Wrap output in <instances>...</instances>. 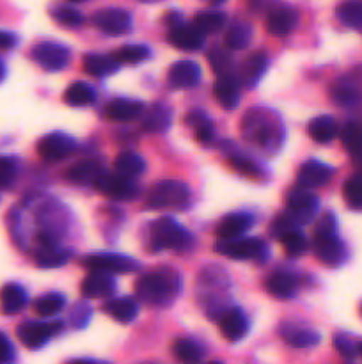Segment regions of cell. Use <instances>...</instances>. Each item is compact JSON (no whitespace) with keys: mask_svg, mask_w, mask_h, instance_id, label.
<instances>
[{"mask_svg":"<svg viewBox=\"0 0 362 364\" xmlns=\"http://www.w3.org/2000/svg\"><path fill=\"white\" fill-rule=\"evenodd\" d=\"M241 135L259 151L273 155L283 148V119L270 109H251L241 121Z\"/></svg>","mask_w":362,"mask_h":364,"instance_id":"obj_1","label":"cell"},{"mask_svg":"<svg viewBox=\"0 0 362 364\" xmlns=\"http://www.w3.org/2000/svg\"><path fill=\"white\" fill-rule=\"evenodd\" d=\"M181 290V277L170 269H160L138 277L135 294L149 306H167L177 297Z\"/></svg>","mask_w":362,"mask_h":364,"instance_id":"obj_2","label":"cell"},{"mask_svg":"<svg viewBox=\"0 0 362 364\" xmlns=\"http://www.w3.org/2000/svg\"><path fill=\"white\" fill-rule=\"evenodd\" d=\"M316 258L330 267L341 265L346 259V247L337 237V220L332 213H325L316 224L314 237H312Z\"/></svg>","mask_w":362,"mask_h":364,"instance_id":"obj_3","label":"cell"},{"mask_svg":"<svg viewBox=\"0 0 362 364\" xmlns=\"http://www.w3.org/2000/svg\"><path fill=\"white\" fill-rule=\"evenodd\" d=\"M229 276L220 267L212 265L202 270L199 276L197 294L202 304L208 309V315L209 311H219L222 316L227 311L224 309V299L227 297V291H229Z\"/></svg>","mask_w":362,"mask_h":364,"instance_id":"obj_4","label":"cell"},{"mask_svg":"<svg viewBox=\"0 0 362 364\" xmlns=\"http://www.w3.org/2000/svg\"><path fill=\"white\" fill-rule=\"evenodd\" d=\"M151 244L155 251L183 252L192 247V237L170 217H162L151 224Z\"/></svg>","mask_w":362,"mask_h":364,"instance_id":"obj_5","label":"cell"},{"mask_svg":"<svg viewBox=\"0 0 362 364\" xmlns=\"http://www.w3.org/2000/svg\"><path fill=\"white\" fill-rule=\"evenodd\" d=\"M190 203V188L177 180H162L151 187L146 205L153 210L185 208Z\"/></svg>","mask_w":362,"mask_h":364,"instance_id":"obj_6","label":"cell"},{"mask_svg":"<svg viewBox=\"0 0 362 364\" xmlns=\"http://www.w3.org/2000/svg\"><path fill=\"white\" fill-rule=\"evenodd\" d=\"M330 96H332L334 103L343 109L362 107V66L337 78L330 87Z\"/></svg>","mask_w":362,"mask_h":364,"instance_id":"obj_7","label":"cell"},{"mask_svg":"<svg viewBox=\"0 0 362 364\" xmlns=\"http://www.w3.org/2000/svg\"><path fill=\"white\" fill-rule=\"evenodd\" d=\"M215 251L226 258L236 259V262H247V259H263L268 258V245L259 238H236V240H219Z\"/></svg>","mask_w":362,"mask_h":364,"instance_id":"obj_8","label":"cell"},{"mask_svg":"<svg viewBox=\"0 0 362 364\" xmlns=\"http://www.w3.org/2000/svg\"><path fill=\"white\" fill-rule=\"evenodd\" d=\"M62 327V322H23L16 329V336L21 341V345L35 350V348H41L43 345L48 343L50 338L59 334Z\"/></svg>","mask_w":362,"mask_h":364,"instance_id":"obj_9","label":"cell"},{"mask_svg":"<svg viewBox=\"0 0 362 364\" xmlns=\"http://www.w3.org/2000/svg\"><path fill=\"white\" fill-rule=\"evenodd\" d=\"M87 269H91V272H105V274H130L135 272L138 269V263L135 262L130 256L123 255H91L87 258L82 259Z\"/></svg>","mask_w":362,"mask_h":364,"instance_id":"obj_10","label":"cell"},{"mask_svg":"<svg viewBox=\"0 0 362 364\" xmlns=\"http://www.w3.org/2000/svg\"><path fill=\"white\" fill-rule=\"evenodd\" d=\"M94 187L103 196L110 199H117V201H130L138 194V187L135 185V181L117 173H103L94 181Z\"/></svg>","mask_w":362,"mask_h":364,"instance_id":"obj_11","label":"cell"},{"mask_svg":"<svg viewBox=\"0 0 362 364\" xmlns=\"http://www.w3.org/2000/svg\"><path fill=\"white\" fill-rule=\"evenodd\" d=\"M31 55L32 59H34V63H38L39 66L45 68V70L59 71L70 64L71 52L67 46L60 45V43L45 41L35 45L34 48H32Z\"/></svg>","mask_w":362,"mask_h":364,"instance_id":"obj_12","label":"cell"},{"mask_svg":"<svg viewBox=\"0 0 362 364\" xmlns=\"http://www.w3.org/2000/svg\"><path fill=\"white\" fill-rule=\"evenodd\" d=\"M92 23L109 36H123L131 31V14L119 7H106L92 14Z\"/></svg>","mask_w":362,"mask_h":364,"instance_id":"obj_13","label":"cell"},{"mask_svg":"<svg viewBox=\"0 0 362 364\" xmlns=\"http://www.w3.org/2000/svg\"><path fill=\"white\" fill-rule=\"evenodd\" d=\"M75 149H77L75 139L66 134H60V132L46 135L38 144V153L45 162H60V160L67 159Z\"/></svg>","mask_w":362,"mask_h":364,"instance_id":"obj_14","label":"cell"},{"mask_svg":"<svg viewBox=\"0 0 362 364\" xmlns=\"http://www.w3.org/2000/svg\"><path fill=\"white\" fill-rule=\"evenodd\" d=\"M318 199L305 188H297L290 192L286 199L287 215L293 217L297 223H309L318 212Z\"/></svg>","mask_w":362,"mask_h":364,"instance_id":"obj_15","label":"cell"},{"mask_svg":"<svg viewBox=\"0 0 362 364\" xmlns=\"http://www.w3.org/2000/svg\"><path fill=\"white\" fill-rule=\"evenodd\" d=\"M332 174L334 169L330 166L318 162V160H309V162H305L304 166L298 169L297 183L300 185V188L309 191V188H316L325 185L327 181L332 178Z\"/></svg>","mask_w":362,"mask_h":364,"instance_id":"obj_16","label":"cell"},{"mask_svg":"<svg viewBox=\"0 0 362 364\" xmlns=\"http://www.w3.org/2000/svg\"><path fill=\"white\" fill-rule=\"evenodd\" d=\"M167 78L172 89H190L201 80V68L194 60H180L170 66Z\"/></svg>","mask_w":362,"mask_h":364,"instance_id":"obj_17","label":"cell"},{"mask_svg":"<svg viewBox=\"0 0 362 364\" xmlns=\"http://www.w3.org/2000/svg\"><path fill=\"white\" fill-rule=\"evenodd\" d=\"M170 45L176 46L177 50L183 52H195L204 43V34L199 31L195 25H183L180 23L177 27H172L169 32Z\"/></svg>","mask_w":362,"mask_h":364,"instance_id":"obj_18","label":"cell"},{"mask_svg":"<svg viewBox=\"0 0 362 364\" xmlns=\"http://www.w3.org/2000/svg\"><path fill=\"white\" fill-rule=\"evenodd\" d=\"M142 114H144V103L137 100L119 98L105 107V117L114 123H128V121L137 119Z\"/></svg>","mask_w":362,"mask_h":364,"instance_id":"obj_19","label":"cell"},{"mask_svg":"<svg viewBox=\"0 0 362 364\" xmlns=\"http://www.w3.org/2000/svg\"><path fill=\"white\" fill-rule=\"evenodd\" d=\"M80 290L87 299H105L116 291V281L110 274L91 272L82 281Z\"/></svg>","mask_w":362,"mask_h":364,"instance_id":"obj_20","label":"cell"},{"mask_svg":"<svg viewBox=\"0 0 362 364\" xmlns=\"http://www.w3.org/2000/svg\"><path fill=\"white\" fill-rule=\"evenodd\" d=\"M213 95L222 109L234 110L240 103V84L233 75H222L213 85Z\"/></svg>","mask_w":362,"mask_h":364,"instance_id":"obj_21","label":"cell"},{"mask_svg":"<svg viewBox=\"0 0 362 364\" xmlns=\"http://www.w3.org/2000/svg\"><path fill=\"white\" fill-rule=\"evenodd\" d=\"M220 333L226 340L238 341L248 333V320L243 311L238 308H231L220 316Z\"/></svg>","mask_w":362,"mask_h":364,"instance_id":"obj_22","label":"cell"},{"mask_svg":"<svg viewBox=\"0 0 362 364\" xmlns=\"http://www.w3.org/2000/svg\"><path fill=\"white\" fill-rule=\"evenodd\" d=\"M298 23V14L297 11L291 9V7H277L272 13L268 14V20H266V28L272 36L277 38H284V36L290 34Z\"/></svg>","mask_w":362,"mask_h":364,"instance_id":"obj_23","label":"cell"},{"mask_svg":"<svg viewBox=\"0 0 362 364\" xmlns=\"http://www.w3.org/2000/svg\"><path fill=\"white\" fill-rule=\"evenodd\" d=\"M280 336L290 347L295 348H309L316 347L319 343V334L309 327L295 326V323H283L280 326Z\"/></svg>","mask_w":362,"mask_h":364,"instance_id":"obj_24","label":"cell"},{"mask_svg":"<svg viewBox=\"0 0 362 364\" xmlns=\"http://www.w3.org/2000/svg\"><path fill=\"white\" fill-rule=\"evenodd\" d=\"M252 223L254 219L248 213H231L220 220L216 228V237L219 240H236L252 226Z\"/></svg>","mask_w":362,"mask_h":364,"instance_id":"obj_25","label":"cell"},{"mask_svg":"<svg viewBox=\"0 0 362 364\" xmlns=\"http://www.w3.org/2000/svg\"><path fill=\"white\" fill-rule=\"evenodd\" d=\"M142 116H144L142 117V128L148 134H162L170 127V121H172V112L163 103H156Z\"/></svg>","mask_w":362,"mask_h":364,"instance_id":"obj_26","label":"cell"},{"mask_svg":"<svg viewBox=\"0 0 362 364\" xmlns=\"http://www.w3.org/2000/svg\"><path fill=\"white\" fill-rule=\"evenodd\" d=\"M103 167L99 160L94 159H87V160H80L75 166H71L67 169L66 178L73 183H94L99 176L103 174Z\"/></svg>","mask_w":362,"mask_h":364,"instance_id":"obj_27","label":"cell"},{"mask_svg":"<svg viewBox=\"0 0 362 364\" xmlns=\"http://www.w3.org/2000/svg\"><path fill=\"white\" fill-rule=\"evenodd\" d=\"M266 68H268V57H266V53H252V55L247 57V60L241 64V82H243L245 85H248V87H254V85L261 80L263 75L266 73Z\"/></svg>","mask_w":362,"mask_h":364,"instance_id":"obj_28","label":"cell"},{"mask_svg":"<svg viewBox=\"0 0 362 364\" xmlns=\"http://www.w3.org/2000/svg\"><path fill=\"white\" fill-rule=\"evenodd\" d=\"M103 311H105L110 318L116 320V322L130 323L137 318L138 304L133 299H110V301L105 302V306H103Z\"/></svg>","mask_w":362,"mask_h":364,"instance_id":"obj_29","label":"cell"},{"mask_svg":"<svg viewBox=\"0 0 362 364\" xmlns=\"http://www.w3.org/2000/svg\"><path fill=\"white\" fill-rule=\"evenodd\" d=\"M298 281L290 272H273L266 279V290L270 295L277 299H291L297 294Z\"/></svg>","mask_w":362,"mask_h":364,"instance_id":"obj_30","label":"cell"},{"mask_svg":"<svg viewBox=\"0 0 362 364\" xmlns=\"http://www.w3.org/2000/svg\"><path fill=\"white\" fill-rule=\"evenodd\" d=\"M84 70L91 77H110L119 70V63L110 55H102V53H89L84 59Z\"/></svg>","mask_w":362,"mask_h":364,"instance_id":"obj_31","label":"cell"},{"mask_svg":"<svg viewBox=\"0 0 362 364\" xmlns=\"http://www.w3.org/2000/svg\"><path fill=\"white\" fill-rule=\"evenodd\" d=\"M27 306V294L18 284H6L0 290V308L6 315H16Z\"/></svg>","mask_w":362,"mask_h":364,"instance_id":"obj_32","label":"cell"},{"mask_svg":"<svg viewBox=\"0 0 362 364\" xmlns=\"http://www.w3.org/2000/svg\"><path fill=\"white\" fill-rule=\"evenodd\" d=\"M307 134L311 135L312 141L319 142V144H327V142H330L337 135L336 119L330 116L314 117V119L309 121Z\"/></svg>","mask_w":362,"mask_h":364,"instance_id":"obj_33","label":"cell"},{"mask_svg":"<svg viewBox=\"0 0 362 364\" xmlns=\"http://www.w3.org/2000/svg\"><path fill=\"white\" fill-rule=\"evenodd\" d=\"M114 167H116L117 174L133 180V178L141 176L146 171V160L141 155H137V153L124 151L117 156L116 162H114Z\"/></svg>","mask_w":362,"mask_h":364,"instance_id":"obj_34","label":"cell"},{"mask_svg":"<svg viewBox=\"0 0 362 364\" xmlns=\"http://www.w3.org/2000/svg\"><path fill=\"white\" fill-rule=\"evenodd\" d=\"M252 41V27L247 21H234L226 32V46L231 50H243Z\"/></svg>","mask_w":362,"mask_h":364,"instance_id":"obj_35","label":"cell"},{"mask_svg":"<svg viewBox=\"0 0 362 364\" xmlns=\"http://www.w3.org/2000/svg\"><path fill=\"white\" fill-rule=\"evenodd\" d=\"M94 91L91 85L84 84V82H73L64 92V102L70 107H89L94 103Z\"/></svg>","mask_w":362,"mask_h":364,"instance_id":"obj_36","label":"cell"},{"mask_svg":"<svg viewBox=\"0 0 362 364\" xmlns=\"http://www.w3.org/2000/svg\"><path fill=\"white\" fill-rule=\"evenodd\" d=\"M187 124L188 127L194 128L195 137L201 144H212L213 139H215V128H213L212 121L209 117H206L202 112H190L187 117Z\"/></svg>","mask_w":362,"mask_h":364,"instance_id":"obj_37","label":"cell"},{"mask_svg":"<svg viewBox=\"0 0 362 364\" xmlns=\"http://www.w3.org/2000/svg\"><path fill=\"white\" fill-rule=\"evenodd\" d=\"M174 358L183 364H197L204 355L201 345L194 340H177L172 347Z\"/></svg>","mask_w":362,"mask_h":364,"instance_id":"obj_38","label":"cell"},{"mask_svg":"<svg viewBox=\"0 0 362 364\" xmlns=\"http://www.w3.org/2000/svg\"><path fill=\"white\" fill-rule=\"evenodd\" d=\"M337 18L341 23L351 28L362 27V0H343L337 7Z\"/></svg>","mask_w":362,"mask_h":364,"instance_id":"obj_39","label":"cell"},{"mask_svg":"<svg viewBox=\"0 0 362 364\" xmlns=\"http://www.w3.org/2000/svg\"><path fill=\"white\" fill-rule=\"evenodd\" d=\"M35 262H38L39 267L43 269H55V267L64 265V263L70 259V251L62 247H45V249H38L35 252Z\"/></svg>","mask_w":362,"mask_h":364,"instance_id":"obj_40","label":"cell"},{"mask_svg":"<svg viewBox=\"0 0 362 364\" xmlns=\"http://www.w3.org/2000/svg\"><path fill=\"white\" fill-rule=\"evenodd\" d=\"M194 25L202 34H213V32H219L220 28H224V25H226V14L220 13V11H201L195 16Z\"/></svg>","mask_w":362,"mask_h":364,"instance_id":"obj_41","label":"cell"},{"mask_svg":"<svg viewBox=\"0 0 362 364\" xmlns=\"http://www.w3.org/2000/svg\"><path fill=\"white\" fill-rule=\"evenodd\" d=\"M343 146L353 159H362V127L357 123H348L344 127L343 134Z\"/></svg>","mask_w":362,"mask_h":364,"instance_id":"obj_42","label":"cell"},{"mask_svg":"<svg viewBox=\"0 0 362 364\" xmlns=\"http://www.w3.org/2000/svg\"><path fill=\"white\" fill-rule=\"evenodd\" d=\"M50 14H52V18L57 21V23L67 28L80 27V25L85 21L84 14H82L78 9H75V7H70V6L52 7V9H50Z\"/></svg>","mask_w":362,"mask_h":364,"instance_id":"obj_43","label":"cell"},{"mask_svg":"<svg viewBox=\"0 0 362 364\" xmlns=\"http://www.w3.org/2000/svg\"><path fill=\"white\" fill-rule=\"evenodd\" d=\"M66 306V299L60 294H48L34 302V309L39 316H53L60 313Z\"/></svg>","mask_w":362,"mask_h":364,"instance_id":"obj_44","label":"cell"},{"mask_svg":"<svg viewBox=\"0 0 362 364\" xmlns=\"http://www.w3.org/2000/svg\"><path fill=\"white\" fill-rule=\"evenodd\" d=\"M151 52H149L148 46L144 45H126L121 46L116 53H114V59L119 64H137L142 60L149 59Z\"/></svg>","mask_w":362,"mask_h":364,"instance_id":"obj_45","label":"cell"},{"mask_svg":"<svg viewBox=\"0 0 362 364\" xmlns=\"http://www.w3.org/2000/svg\"><path fill=\"white\" fill-rule=\"evenodd\" d=\"M279 242L283 244L284 251H286L290 256L304 255L309 247L307 238H305V235L298 230H293L290 231V233L284 235V237H280Z\"/></svg>","mask_w":362,"mask_h":364,"instance_id":"obj_46","label":"cell"},{"mask_svg":"<svg viewBox=\"0 0 362 364\" xmlns=\"http://www.w3.org/2000/svg\"><path fill=\"white\" fill-rule=\"evenodd\" d=\"M343 194L350 208L362 210V174L351 176L350 180L344 183Z\"/></svg>","mask_w":362,"mask_h":364,"instance_id":"obj_47","label":"cell"},{"mask_svg":"<svg viewBox=\"0 0 362 364\" xmlns=\"http://www.w3.org/2000/svg\"><path fill=\"white\" fill-rule=\"evenodd\" d=\"M229 164L238 171V173L243 174V176L247 178H252V180H259V178L265 176L261 167H259L252 159H247V156L233 155L229 159Z\"/></svg>","mask_w":362,"mask_h":364,"instance_id":"obj_48","label":"cell"},{"mask_svg":"<svg viewBox=\"0 0 362 364\" xmlns=\"http://www.w3.org/2000/svg\"><path fill=\"white\" fill-rule=\"evenodd\" d=\"M208 63L212 64V68L215 70V73L219 75V77H222V75H231L229 70L231 66H233V60H231V55L226 52V50L222 48H213L212 52L208 53Z\"/></svg>","mask_w":362,"mask_h":364,"instance_id":"obj_49","label":"cell"},{"mask_svg":"<svg viewBox=\"0 0 362 364\" xmlns=\"http://www.w3.org/2000/svg\"><path fill=\"white\" fill-rule=\"evenodd\" d=\"M358 345L355 343L350 336H346V334H336V336H334V347H336L337 352L346 359H353L355 355L358 354Z\"/></svg>","mask_w":362,"mask_h":364,"instance_id":"obj_50","label":"cell"},{"mask_svg":"<svg viewBox=\"0 0 362 364\" xmlns=\"http://www.w3.org/2000/svg\"><path fill=\"white\" fill-rule=\"evenodd\" d=\"M18 173L16 160L9 156H0V187H9Z\"/></svg>","mask_w":362,"mask_h":364,"instance_id":"obj_51","label":"cell"},{"mask_svg":"<svg viewBox=\"0 0 362 364\" xmlns=\"http://www.w3.org/2000/svg\"><path fill=\"white\" fill-rule=\"evenodd\" d=\"M91 306L85 304V302H78V304H75L73 311H71V322H73V326L77 327V329L85 327V323L91 318Z\"/></svg>","mask_w":362,"mask_h":364,"instance_id":"obj_52","label":"cell"},{"mask_svg":"<svg viewBox=\"0 0 362 364\" xmlns=\"http://www.w3.org/2000/svg\"><path fill=\"white\" fill-rule=\"evenodd\" d=\"M14 359V348L6 334L0 333V364H9Z\"/></svg>","mask_w":362,"mask_h":364,"instance_id":"obj_53","label":"cell"},{"mask_svg":"<svg viewBox=\"0 0 362 364\" xmlns=\"http://www.w3.org/2000/svg\"><path fill=\"white\" fill-rule=\"evenodd\" d=\"M16 36L11 34V32L0 31V50H11L16 46Z\"/></svg>","mask_w":362,"mask_h":364,"instance_id":"obj_54","label":"cell"},{"mask_svg":"<svg viewBox=\"0 0 362 364\" xmlns=\"http://www.w3.org/2000/svg\"><path fill=\"white\" fill-rule=\"evenodd\" d=\"M67 364H98V363L91 361V359H75V361H71Z\"/></svg>","mask_w":362,"mask_h":364,"instance_id":"obj_55","label":"cell"},{"mask_svg":"<svg viewBox=\"0 0 362 364\" xmlns=\"http://www.w3.org/2000/svg\"><path fill=\"white\" fill-rule=\"evenodd\" d=\"M4 75H6V68H4L2 60H0V80H2V78H4Z\"/></svg>","mask_w":362,"mask_h":364,"instance_id":"obj_56","label":"cell"},{"mask_svg":"<svg viewBox=\"0 0 362 364\" xmlns=\"http://www.w3.org/2000/svg\"><path fill=\"white\" fill-rule=\"evenodd\" d=\"M204 2H209V4H213V6H219V4L226 2V0H204Z\"/></svg>","mask_w":362,"mask_h":364,"instance_id":"obj_57","label":"cell"},{"mask_svg":"<svg viewBox=\"0 0 362 364\" xmlns=\"http://www.w3.org/2000/svg\"><path fill=\"white\" fill-rule=\"evenodd\" d=\"M358 352H361V354H362V343L358 345Z\"/></svg>","mask_w":362,"mask_h":364,"instance_id":"obj_58","label":"cell"},{"mask_svg":"<svg viewBox=\"0 0 362 364\" xmlns=\"http://www.w3.org/2000/svg\"><path fill=\"white\" fill-rule=\"evenodd\" d=\"M208 364H222V363H219V361H213V363H208Z\"/></svg>","mask_w":362,"mask_h":364,"instance_id":"obj_59","label":"cell"},{"mask_svg":"<svg viewBox=\"0 0 362 364\" xmlns=\"http://www.w3.org/2000/svg\"><path fill=\"white\" fill-rule=\"evenodd\" d=\"M71 2H84V0H71Z\"/></svg>","mask_w":362,"mask_h":364,"instance_id":"obj_60","label":"cell"},{"mask_svg":"<svg viewBox=\"0 0 362 364\" xmlns=\"http://www.w3.org/2000/svg\"><path fill=\"white\" fill-rule=\"evenodd\" d=\"M361 315H362V306H361Z\"/></svg>","mask_w":362,"mask_h":364,"instance_id":"obj_61","label":"cell"}]
</instances>
